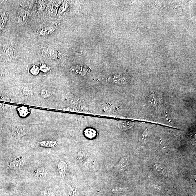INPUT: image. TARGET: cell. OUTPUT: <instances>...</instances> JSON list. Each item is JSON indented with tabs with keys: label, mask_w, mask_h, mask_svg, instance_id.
Listing matches in <instances>:
<instances>
[{
	"label": "cell",
	"mask_w": 196,
	"mask_h": 196,
	"mask_svg": "<svg viewBox=\"0 0 196 196\" xmlns=\"http://www.w3.org/2000/svg\"><path fill=\"white\" fill-rule=\"evenodd\" d=\"M28 127L22 125H16L12 128V134L16 139H19L28 132Z\"/></svg>",
	"instance_id": "6da1fadb"
},
{
	"label": "cell",
	"mask_w": 196,
	"mask_h": 196,
	"mask_svg": "<svg viewBox=\"0 0 196 196\" xmlns=\"http://www.w3.org/2000/svg\"><path fill=\"white\" fill-rule=\"evenodd\" d=\"M129 162V158L125 157L119 161L116 167L115 174H119L127 168Z\"/></svg>",
	"instance_id": "7a4b0ae2"
},
{
	"label": "cell",
	"mask_w": 196,
	"mask_h": 196,
	"mask_svg": "<svg viewBox=\"0 0 196 196\" xmlns=\"http://www.w3.org/2000/svg\"><path fill=\"white\" fill-rule=\"evenodd\" d=\"M29 12L26 10H21L19 11L17 15V19L19 23L21 25H23L26 23L28 20Z\"/></svg>",
	"instance_id": "3957f363"
},
{
	"label": "cell",
	"mask_w": 196,
	"mask_h": 196,
	"mask_svg": "<svg viewBox=\"0 0 196 196\" xmlns=\"http://www.w3.org/2000/svg\"><path fill=\"white\" fill-rule=\"evenodd\" d=\"M1 53L3 58L8 61H11L13 58V51L10 47H3Z\"/></svg>",
	"instance_id": "277c9868"
},
{
	"label": "cell",
	"mask_w": 196,
	"mask_h": 196,
	"mask_svg": "<svg viewBox=\"0 0 196 196\" xmlns=\"http://www.w3.org/2000/svg\"><path fill=\"white\" fill-rule=\"evenodd\" d=\"M107 80L110 83L118 85L124 84L127 82V80L124 77L119 76H111Z\"/></svg>",
	"instance_id": "5b68a950"
},
{
	"label": "cell",
	"mask_w": 196,
	"mask_h": 196,
	"mask_svg": "<svg viewBox=\"0 0 196 196\" xmlns=\"http://www.w3.org/2000/svg\"><path fill=\"white\" fill-rule=\"evenodd\" d=\"M72 71L75 74L77 75L84 76L87 72V69L84 66H74L71 69Z\"/></svg>",
	"instance_id": "8992f818"
},
{
	"label": "cell",
	"mask_w": 196,
	"mask_h": 196,
	"mask_svg": "<svg viewBox=\"0 0 196 196\" xmlns=\"http://www.w3.org/2000/svg\"><path fill=\"white\" fill-rule=\"evenodd\" d=\"M133 122L128 121H120L118 123V127L121 130H126L134 126Z\"/></svg>",
	"instance_id": "52a82bcc"
},
{
	"label": "cell",
	"mask_w": 196,
	"mask_h": 196,
	"mask_svg": "<svg viewBox=\"0 0 196 196\" xmlns=\"http://www.w3.org/2000/svg\"><path fill=\"white\" fill-rule=\"evenodd\" d=\"M55 29V27L54 26L45 27L39 31V34L40 35L43 36L49 35L53 32Z\"/></svg>",
	"instance_id": "ba28073f"
},
{
	"label": "cell",
	"mask_w": 196,
	"mask_h": 196,
	"mask_svg": "<svg viewBox=\"0 0 196 196\" xmlns=\"http://www.w3.org/2000/svg\"><path fill=\"white\" fill-rule=\"evenodd\" d=\"M18 111L19 116L22 117H25L28 116L30 112V109L25 106L18 108Z\"/></svg>",
	"instance_id": "9c48e42d"
},
{
	"label": "cell",
	"mask_w": 196,
	"mask_h": 196,
	"mask_svg": "<svg viewBox=\"0 0 196 196\" xmlns=\"http://www.w3.org/2000/svg\"><path fill=\"white\" fill-rule=\"evenodd\" d=\"M24 163V161L22 159L14 161L10 163V167L11 169L16 170L22 166Z\"/></svg>",
	"instance_id": "30bf717a"
},
{
	"label": "cell",
	"mask_w": 196,
	"mask_h": 196,
	"mask_svg": "<svg viewBox=\"0 0 196 196\" xmlns=\"http://www.w3.org/2000/svg\"><path fill=\"white\" fill-rule=\"evenodd\" d=\"M67 166L64 161H61L58 165V169L60 175H64L67 171Z\"/></svg>",
	"instance_id": "8fae6325"
},
{
	"label": "cell",
	"mask_w": 196,
	"mask_h": 196,
	"mask_svg": "<svg viewBox=\"0 0 196 196\" xmlns=\"http://www.w3.org/2000/svg\"><path fill=\"white\" fill-rule=\"evenodd\" d=\"M47 174V170L45 168H39L36 171V176L37 178L40 179L44 178Z\"/></svg>",
	"instance_id": "7c38bea8"
},
{
	"label": "cell",
	"mask_w": 196,
	"mask_h": 196,
	"mask_svg": "<svg viewBox=\"0 0 196 196\" xmlns=\"http://www.w3.org/2000/svg\"><path fill=\"white\" fill-rule=\"evenodd\" d=\"M149 103L151 106L153 107H156L158 103V98L156 95L153 93L150 96L149 99Z\"/></svg>",
	"instance_id": "4fadbf2b"
},
{
	"label": "cell",
	"mask_w": 196,
	"mask_h": 196,
	"mask_svg": "<svg viewBox=\"0 0 196 196\" xmlns=\"http://www.w3.org/2000/svg\"><path fill=\"white\" fill-rule=\"evenodd\" d=\"M23 95L26 96H31L34 94V90L29 87H24L21 90Z\"/></svg>",
	"instance_id": "5bb4252c"
},
{
	"label": "cell",
	"mask_w": 196,
	"mask_h": 196,
	"mask_svg": "<svg viewBox=\"0 0 196 196\" xmlns=\"http://www.w3.org/2000/svg\"><path fill=\"white\" fill-rule=\"evenodd\" d=\"M85 135L87 137L92 139L96 136V132L93 129H88L85 130Z\"/></svg>",
	"instance_id": "9a60e30c"
},
{
	"label": "cell",
	"mask_w": 196,
	"mask_h": 196,
	"mask_svg": "<svg viewBox=\"0 0 196 196\" xmlns=\"http://www.w3.org/2000/svg\"><path fill=\"white\" fill-rule=\"evenodd\" d=\"M7 21V17L5 14H3L0 15V31L5 27Z\"/></svg>",
	"instance_id": "2e32d148"
},
{
	"label": "cell",
	"mask_w": 196,
	"mask_h": 196,
	"mask_svg": "<svg viewBox=\"0 0 196 196\" xmlns=\"http://www.w3.org/2000/svg\"><path fill=\"white\" fill-rule=\"evenodd\" d=\"M39 69L40 70H41L43 72L47 73L51 70V67L47 65L45 63L41 61V63H40Z\"/></svg>",
	"instance_id": "e0dca14e"
},
{
	"label": "cell",
	"mask_w": 196,
	"mask_h": 196,
	"mask_svg": "<svg viewBox=\"0 0 196 196\" xmlns=\"http://www.w3.org/2000/svg\"><path fill=\"white\" fill-rule=\"evenodd\" d=\"M47 5V1H39L38 4H37V9H38V11L40 12V11L44 10L45 9Z\"/></svg>",
	"instance_id": "ac0fdd59"
},
{
	"label": "cell",
	"mask_w": 196,
	"mask_h": 196,
	"mask_svg": "<svg viewBox=\"0 0 196 196\" xmlns=\"http://www.w3.org/2000/svg\"><path fill=\"white\" fill-rule=\"evenodd\" d=\"M40 71L39 68L35 65H32L30 70V73L34 76H37L40 73Z\"/></svg>",
	"instance_id": "d6986e66"
},
{
	"label": "cell",
	"mask_w": 196,
	"mask_h": 196,
	"mask_svg": "<svg viewBox=\"0 0 196 196\" xmlns=\"http://www.w3.org/2000/svg\"><path fill=\"white\" fill-rule=\"evenodd\" d=\"M51 96V93L48 90L46 89H44L40 92V96L43 99H47Z\"/></svg>",
	"instance_id": "ffe728a7"
},
{
	"label": "cell",
	"mask_w": 196,
	"mask_h": 196,
	"mask_svg": "<svg viewBox=\"0 0 196 196\" xmlns=\"http://www.w3.org/2000/svg\"><path fill=\"white\" fill-rule=\"evenodd\" d=\"M87 156V154L86 152L82 151L79 153L78 155H77V162H81L83 161Z\"/></svg>",
	"instance_id": "44dd1931"
},
{
	"label": "cell",
	"mask_w": 196,
	"mask_h": 196,
	"mask_svg": "<svg viewBox=\"0 0 196 196\" xmlns=\"http://www.w3.org/2000/svg\"><path fill=\"white\" fill-rule=\"evenodd\" d=\"M148 132H149V129H146L143 133L141 141V145H144L145 144L147 135H148Z\"/></svg>",
	"instance_id": "7402d4cb"
},
{
	"label": "cell",
	"mask_w": 196,
	"mask_h": 196,
	"mask_svg": "<svg viewBox=\"0 0 196 196\" xmlns=\"http://www.w3.org/2000/svg\"><path fill=\"white\" fill-rule=\"evenodd\" d=\"M155 168L157 170H159L162 168L161 166V165H155Z\"/></svg>",
	"instance_id": "603a6c76"
},
{
	"label": "cell",
	"mask_w": 196,
	"mask_h": 196,
	"mask_svg": "<svg viewBox=\"0 0 196 196\" xmlns=\"http://www.w3.org/2000/svg\"><path fill=\"white\" fill-rule=\"evenodd\" d=\"M5 1H0V5H1V4H2L4 2H5Z\"/></svg>",
	"instance_id": "cb8c5ba5"
}]
</instances>
